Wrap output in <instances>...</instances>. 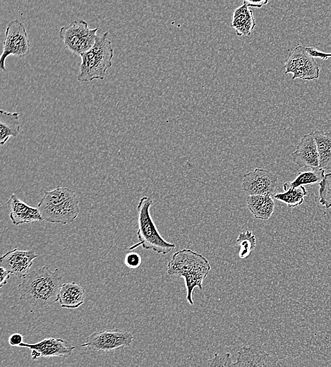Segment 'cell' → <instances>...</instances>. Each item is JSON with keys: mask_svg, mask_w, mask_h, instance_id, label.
<instances>
[{"mask_svg": "<svg viewBox=\"0 0 331 367\" xmlns=\"http://www.w3.org/2000/svg\"><path fill=\"white\" fill-rule=\"evenodd\" d=\"M255 236L249 230L239 234L236 243L239 246V257L245 259L249 256L256 246Z\"/></svg>", "mask_w": 331, "mask_h": 367, "instance_id": "603a6c76", "label": "cell"}, {"mask_svg": "<svg viewBox=\"0 0 331 367\" xmlns=\"http://www.w3.org/2000/svg\"><path fill=\"white\" fill-rule=\"evenodd\" d=\"M142 260L140 255L136 252L128 253L124 258L125 265L131 269L138 267L141 264Z\"/></svg>", "mask_w": 331, "mask_h": 367, "instance_id": "484cf974", "label": "cell"}, {"mask_svg": "<svg viewBox=\"0 0 331 367\" xmlns=\"http://www.w3.org/2000/svg\"><path fill=\"white\" fill-rule=\"evenodd\" d=\"M152 204V199L148 196H143L139 200L137 206L138 243L131 246L129 249L133 250L139 246H142L144 249L152 250L158 254L166 255L174 250L176 245L167 241L157 230L150 213Z\"/></svg>", "mask_w": 331, "mask_h": 367, "instance_id": "5b68a950", "label": "cell"}, {"mask_svg": "<svg viewBox=\"0 0 331 367\" xmlns=\"http://www.w3.org/2000/svg\"><path fill=\"white\" fill-rule=\"evenodd\" d=\"M0 287H3L7 284L11 272L4 267H0Z\"/></svg>", "mask_w": 331, "mask_h": 367, "instance_id": "f1b7e54d", "label": "cell"}, {"mask_svg": "<svg viewBox=\"0 0 331 367\" xmlns=\"http://www.w3.org/2000/svg\"><path fill=\"white\" fill-rule=\"evenodd\" d=\"M62 277L56 268L51 271L46 265L29 272L17 289L20 299L34 310H41L59 301Z\"/></svg>", "mask_w": 331, "mask_h": 367, "instance_id": "6da1fadb", "label": "cell"}, {"mask_svg": "<svg viewBox=\"0 0 331 367\" xmlns=\"http://www.w3.org/2000/svg\"><path fill=\"white\" fill-rule=\"evenodd\" d=\"M20 130L19 113L0 110V143L4 145L10 138L18 136Z\"/></svg>", "mask_w": 331, "mask_h": 367, "instance_id": "d6986e66", "label": "cell"}, {"mask_svg": "<svg viewBox=\"0 0 331 367\" xmlns=\"http://www.w3.org/2000/svg\"><path fill=\"white\" fill-rule=\"evenodd\" d=\"M319 203L326 209L331 207V172L325 174L319 183Z\"/></svg>", "mask_w": 331, "mask_h": 367, "instance_id": "cb8c5ba5", "label": "cell"}, {"mask_svg": "<svg viewBox=\"0 0 331 367\" xmlns=\"http://www.w3.org/2000/svg\"><path fill=\"white\" fill-rule=\"evenodd\" d=\"M114 48L109 32L97 35L93 47L81 56L77 79L79 82L104 80L107 71L112 66Z\"/></svg>", "mask_w": 331, "mask_h": 367, "instance_id": "277c9868", "label": "cell"}, {"mask_svg": "<svg viewBox=\"0 0 331 367\" xmlns=\"http://www.w3.org/2000/svg\"><path fill=\"white\" fill-rule=\"evenodd\" d=\"M23 337L20 333H13L8 338V343L13 347H19L23 342Z\"/></svg>", "mask_w": 331, "mask_h": 367, "instance_id": "83f0119b", "label": "cell"}, {"mask_svg": "<svg viewBox=\"0 0 331 367\" xmlns=\"http://www.w3.org/2000/svg\"><path fill=\"white\" fill-rule=\"evenodd\" d=\"M79 197L73 190L58 186L44 191L37 205L43 221L64 225L73 222L80 212Z\"/></svg>", "mask_w": 331, "mask_h": 367, "instance_id": "3957f363", "label": "cell"}, {"mask_svg": "<svg viewBox=\"0 0 331 367\" xmlns=\"http://www.w3.org/2000/svg\"><path fill=\"white\" fill-rule=\"evenodd\" d=\"M241 186L248 195H263L272 197L278 186V177L267 169L255 168L243 175Z\"/></svg>", "mask_w": 331, "mask_h": 367, "instance_id": "30bf717a", "label": "cell"}, {"mask_svg": "<svg viewBox=\"0 0 331 367\" xmlns=\"http://www.w3.org/2000/svg\"><path fill=\"white\" fill-rule=\"evenodd\" d=\"M291 157L294 163L300 167H319V156L313 132L303 136Z\"/></svg>", "mask_w": 331, "mask_h": 367, "instance_id": "5bb4252c", "label": "cell"}, {"mask_svg": "<svg viewBox=\"0 0 331 367\" xmlns=\"http://www.w3.org/2000/svg\"><path fill=\"white\" fill-rule=\"evenodd\" d=\"M231 26L235 29L238 36H248L253 30L255 21L253 11L245 3L234 10Z\"/></svg>", "mask_w": 331, "mask_h": 367, "instance_id": "ac0fdd59", "label": "cell"}, {"mask_svg": "<svg viewBox=\"0 0 331 367\" xmlns=\"http://www.w3.org/2000/svg\"><path fill=\"white\" fill-rule=\"evenodd\" d=\"M38 257L34 250H19L14 248L0 258V265L18 279L25 277Z\"/></svg>", "mask_w": 331, "mask_h": 367, "instance_id": "4fadbf2b", "label": "cell"}, {"mask_svg": "<svg viewBox=\"0 0 331 367\" xmlns=\"http://www.w3.org/2000/svg\"><path fill=\"white\" fill-rule=\"evenodd\" d=\"M248 7H255V8H261L264 5L268 3V1H243Z\"/></svg>", "mask_w": 331, "mask_h": 367, "instance_id": "f546056e", "label": "cell"}, {"mask_svg": "<svg viewBox=\"0 0 331 367\" xmlns=\"http://www.w3.org/2000/svg\"><path fill=\"white\" fill-rule=\"evenodd\" d=\"M30 52V42L24 24L14 19L7 25L0 58V68L6 71L5 61L9 55L25 56Z\"/></svg>", "mask_w": 331, "mask_h": 367, "instance_id": "52a82bcc", "label": "cell"}, {"mask_svg": "<svg viewBox=\"0 0 331 367\" xmlns=\"http://www.w3.org/2000/svg\"><path fill=\"white\" fill-rule=\"evenodd\" d=\"M131 332L121 330L106 329L93 332L80 345L97 351H111L131 345L133 341Z\"/></svg>", "mask_w": 331, "mask_h": 367, "instance_id": "9c48e42d", "label": "cell"}, {"mask_svg": "<svg viewBox=\"0 0 331 367\" xmlns=\"http://www.w3.org/2000/svg\"><path fill=\"white\" fill-rule=\"evenodd\" d=\"M97 30V28H90L84 20H75L61 28L59 37L67 49L81 57L95 44Z\"/></svg>", "mask_w": 331, "mask_h": 367, "instance_id": "8992f818", "label": "cell"}, {"mask_svg": "<svg viewBox=\"0 0 331 367\" xmlns=\"http://www.w3.org/2000/svg\"><path fill=\"white\" fill-rule=\"evenodd\" d=\"M85 290L79 284L71 282L64 283L59 294V302L63 308L75 309L85 301Z\"/></svg>", "mask_w": 331, "mask_h": 367, "instance_id": "2e32d148", "label": "cell"}, {"mask_svg": "<svg viewBox=\"0 0 331 367\" xmlns=\"http://www.w3.org/2000/svg\"><path fill=\"white\" fill-rule=\"evenodd\" d=\"M313 138L319 156V167L324 170L331 169V133L315 131Z\"/></svg>", "mask_w": 331, "mask_h": 367, "instance_id": "ffe728a7", "label": "cell"}, {"mask_svg": "<svg viewBox=\"0 0 331 367\" xmlns=\"http://www.w3.org/2000/svg\"><path fill=\"white\" fill-rule=\"evenodd\" d=\"M325 176V170L318 167L311 169V171L300 172L297 174L296 177L291 182L287 181L288 184L293 187L307 184H314L320 183Z\"/></svg>", "mask_w": 331, "mask_h": 367, "instance_id": "7402d4cb", "label": "cell"}, {"mask_svg": "<svg viewBox=\"0 0 331 367\" xmlns=\"http://www.w3.org/2000/svg\"><path fill=\"white\" fill-rule=\"evenodd\" d=\"M246 205L255 218L260 220L270 219L275 210L273 197L257 195L246 197Z\"/></svg>", "mask_w": 331, "mask_h": 367, "instance_id": "e0dca14e", "label": "cell"}, {"mask_svg": "<svg viewBox=\"0 0 331 367\" xmlns=\"http://www.w3.org/2000/svg\"><path fill=\"white\" fill-rule=\"evenodd\" d=\"M234 367H282L276 353L262 346L250 344L242 346L237 352Z\"/></svg>", "mask_w": 331, "mask_h": 367, "instance_id": "8fae6325", "label": "cell"}, {"mask_svg": "<svg viewBox=\"0 0 331 367\" xmlns=\"http://www.w3.org/2000/svg\"><path fill=\"white\" fill-rule=\"evenodd\" d=\"M211 270L207 259L189 248H183L174 253L168 262L167 272L170 277H183L185 282L186 299L189 305H193V292L195 287L203 289V282Z\"/></svg>", "mask_w": 331, "mask_h": 367, "instance_id": "7a4b0ae2", "label": "cell"}, {"mask_svg": "<svg viewBox=\"0 0 331 367\" xmlns=\"http://www.w3.org/2000/svg\"><path fill=\"white\" fill-rule=\"evenodd\" d=\"M283 190V193L275 194L274 198L285 203L289 208L301 205L304 201V197L307 195V191L303 186L293 187L287 181L284 183Z\"/></svg>", "mask_w": 331, "mask_h": 367, "instance_id": "44dd1931", "label": "cell"}, {"mask_svg": "<svg viewBox=\"0 0 331 367\" xmlns=\"http://www.w3.org/2000/svg\"><path fill=\"white\" fill-rule=\"evenodd\" d=\"M9 217L16 226L33 222L43 221L37 207L28 205L20 200L14 193L7 202Z\"/></svg>", "mask_w": 331, "mask_h": 367, "instance_id": "9a60e30c", "label": "cell"}, {"mask_svg": "<svg viewBox=\"0 0 331 367\" xmlns=\"http://www.w3.org/2000/svg\"><path fill=\"white\" fill-rule=\"evenodd\" d=\"M285 73H292V80H312L320 76V68L315 61L306 51L305 47L298 44L291 50L284 61Z\"/></svg>", "mask_w": 331, "mask_h": 367, "instance_id": "ba28073f", "label": "cell"}, {"mask_svg": "<svg viewBox=\"0 0 331 367\" xmlns=\"http://www.w3.org/2000/svg\"><path fill=\"white\" fill-rule=\"evenodd\" d=\"M231 354L227 352L224 354L215 353L212 358L207 360L206 367H234Z\"/></svg>", "mask_w": 331, "mask_h": 367, "instance_id": "d4e9b609", "label": "cell"}, {"mask_svg": "<svg viewBox=\"0 0 331 367\" xmlns=\"http://www.w3.org/2000/svg\"><path fill=\"white\" fill-rule=\"evenodd\" d=\"M305 49L306 52L313 59L318 58L323 60H327L331 57V53L324 52L314 47H305Z\"/></svg>", "mask_w": 331, "mask_h": 367, "instance_id": "4316f807", "label": "cell"}, {"mask_svg": "<svg viewBox=\"0 0 331 367\" xmlns=\"http://www.w3.org/2000/svg\"><path fill=\"white\" fill-rule=\"evenodd\" d=\"M20 347L31 350V359L35 361L42 357L70 356L76 348L61 338L48 337L36 343L23 342Z\"/></svg>", "mask_w": 331, "mask_h": 367, "instance_id": "7c38bea8", "label": "cell"}]
</instances>
